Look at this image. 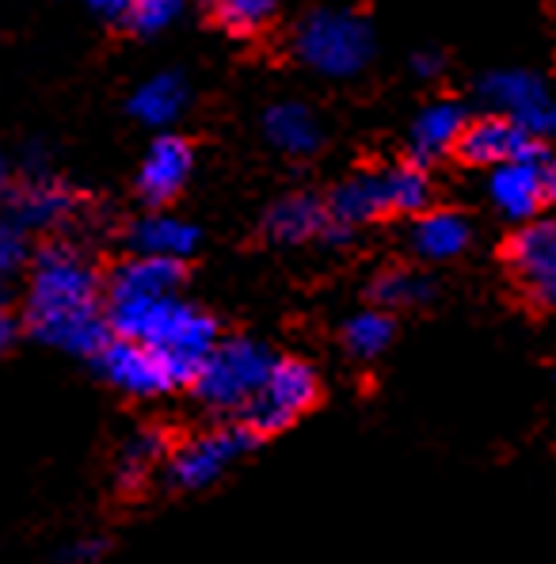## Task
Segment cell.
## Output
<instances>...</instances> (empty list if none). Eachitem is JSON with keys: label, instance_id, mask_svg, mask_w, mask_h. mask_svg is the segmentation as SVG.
Returning <instances> with one entry per match:
<instances>
[{"label": "cell", "instance_id": "cell-1", "mask_svg": "<svg viewBox=\"0 0 556 564\" xmlns=\"http://www.w3.org/2000/svg\"><path fill=\"white\" fill-rule=\"evenodd\" d=\"M23 313L43 344L69 355H99L111 339L99 271L73 245H50L35 256Z\"/></svg>", "mask_w": 556, "mask_h": 564}, {"label": "cell", "instance_id": "cell-2", "mask_svg": "<svg viewBox=\"0 0 556 564\" xmlns=\"http://www.w3.org/2000/svg\"><path fill=\"white\" fill-rule=\"evenodd\" d=\"M107 325L115 336L138 339V344L153 347L156 355L168 359L179 381H195L203 359L210 347L218 344V325L210 313L184 297H145V302H111L107 305Z\"/></svg>", "mask_w": 556, "mask_h": 564}, {"label": "cell", "instance_id": "cell-3", "mask_svg": "<svg viewBox=\"0 0 556 564\" xmlns=\"http://www.w3.org/2000/svg\"><path fill=\"white\" fill-rule=\"evenodd\" d=\"M430 203V180L419 164H396L381 172H359L347 184H339L328 195V218L331 226L347 229L367 226L385 214H423Z\"/></svg>", "mask_w": 556, "mask_h": 564}, {"label": "cell", "instance_id": "cell-4", "mask_svg": "<svg viewBox=\"0 0 556 564\" xmlns=\"http://www.w3.org/2000/svg\"><path fill=\"white\" fill-rule=\"evenodd\" d=\"M294 50L313 73L331 80L359 77L373 57V31L355 12H313L294 35Z\"/></svg>", "mask_w": 556, "mask_h": 564}, {"label": "cell", "instance_id": "cell-5", "mask_svg": "<svg viewBox=\"0 0 556 564\" xmlns=\"http://www.w3.org/2000/svg\"><path fill=\"white\" fill-rule=\"evenodd\" d=\"M275 367V355L255 339H221L210 347V355L203 359L195 375V393L206 409L214 412H244V404L255 397V389L263 386V378Z\"/></svg>", "mask_w": 556, "mask_h": 564}, {"label": "cell", "instance_id": "cell-6", "mask_svg": "<svg viewBox=\"0 0 556 564\" xmlns=\"http://www.w3.org/2000/svg\"><path fill=\"white\" fill-rule=\"evenodd\" d=\"M317 375L309 362L302 359H275L271 375L263 378V386L255 389V397L244 404V427L255 435H275L286 431L294 420H302L305 412L317 404Z\"/></svg>", "mask_w": 556, "mask_h": 564}, {"label": "cell", "instance_id": "cell-7", "mask_svg": "<svg viewBox=\"0 0 556 564\" xmlns=\"http://www.w3.org/2000/svg\"><path fill=\"white\" fill-rule=\"evenodd\" d=\"M503 260L530 305L556 310V218L522 221L519 234L508 240Z\"/></svg>", "mask_w": 556, "mask_h": 564}, {"label": "cell", "instance_id": "cell-8", "mask_svg": "<svg viewBox=\"0 0 556 564\" xmlns=\"http://www.w3.org/2000/svg\"><path fill=\"white\" fill-rule=\"evenodd\" d=\"M255 446V431L248 427H214L203 431V435L179 443L176 451L168 454V477L176 488H206L218 477H226L232 462H240L248 451Z\"/></svg>", "mask_w": 556, "mask_h": 564}, {"label": "cell", "instance_id": "cell-9", "mask_svg": "<svg viewBox=\"0 0 556 564\" xmlns=\"http://www.w3.org/2000/svg\"><path fill=\"white\" fill-rule=\"evenodd\" d=\"M96 359H99V370L107 375V381L130 397H161V393H172V389L184 386L176 370L168 367V359L156 355L153 347L138 344V339L111 336Z\"/></svg>", "mask_w": 556, "mask_h": 564}, {"label": "cell", "instance_id": "cell-10", "mask_svg": "<svg viewBox=\"0 0 556 564\" xmlns=\"http://www.w3.org/2000/svg\"><path fill=\"white\" fill-rule=\"evenodd\" d=\"M458 156L465 164H477V169H500L511 161H530V156H542L537 138L530 127L508 119V115H480V119L465 122V134L458 141Z\"/></svg>", "mask_w": 556, "mask_h": 564}, {"label": "cell", "instance_id": "cell-11", "mask_svg": "<svg viewBox=\"0 0 556 564\" xmlns=\"http://www.w3.org/2000/svg\"><path fill=\"white\" fill-rule=\"evenodd\" d=\"M488 198L511 221H534L545 206V176L542 156L530 161H511L500 169H488Z\"/></svg>", "mask_w": 556, "mask_h": 564}, {"label": "cell", "instance_id": "cell-12", "mask_svg": "<svg viewBox=\"0 0 556 564\" xmlns=\"http://www.w3.org/2000/svg\"><path fill=\"white\" fill-rule=\"evenodd\" d=\"M480 96L492 107L495 115H508V119L522 122L537 134L545 122V107H549V93L545 85L526 69H500L492 77L480 80Z\"/></svg>", "mask_w": 556, "mask_h": 564}, {"label": "cell", "instance_id": "cell-13", "mask_svg": "<svg viewBox=\"0 0 556 564\" xmlns=\"http://www.w3.org/2000/svg\"><path fill=\"white\" fill-rule=\"evenodd\" d=\"M190 145L184 138H156L138 169V195L149 206H164L187 187L190 180Z\"/></svg>", "mask_w": 556, "mask_h": 564}, {"label": "cell", "instance_id": "cell-14", "mask_svg": "<svg viewBox=\"0 0 556 564\" xmlns=\"http://www.w3.org/2000/svg\"><path fill=\"white\" fill-rule=\"evenodd\" d=\"M77 198L65 184H54V180H28L15 191H8L4 198V218L15 221V226L28 234V229H54L62 226L65 218L73 214Z\"/></svg>", "mask_w": 556, "mask_h": 564}, {"label": "cell", "instance_id": "cell-15", "mask_svg": "<svg viewBox=\"0 0 556 564\" xmlns=\"http://www.w3.org/2000/svg\"><path fill=\"white\" fill-rule=\"evenodd\" d=\"M465 115L461 104H450V99H438V104H427L423 111L416 115L408 130V153H412V164H435L443 156H450L458 149V141L465 134Z\"/></svg>", "mask_w": 556, "mask_h": 564}, {"label": "cell", "instance_id": "cell-16", "mask_svg": "<svg viewBox=\"0 0 556 564\" xmlns=\"http://www.w3.org/2000/svg\"><path fill=\"white\" fill-rule=\"evenodd\" d=\"M263 229H268V237L279 240V245H305V240H317V237H344V229L331 226L328 206L313 195L279 198L268 210Z\"/></svg>", "mask_w": 556, "mask_h": 564}, {"label": "cell", "instance_id": "cell-17", "mask_svg": "<svg viewBox=\"0 0 556 564\" xmlns=\"http://www.w3.org/2000/svg\"><path fill=\"white\" fill-rule=\"evenodd\" d=\"M184 282V263L161 260V256H134L119 263L111 275V302H145V297H168Z\"/></svg>", "mask_w": 556, "mask_h": 564}, {"label": "cell", "instance_id": "cell-18", "mask_svg": "<svg viewBox=\"0 0 556 564\" xmlns=\"http://www.w3.org/2000/svg\"><path fill=\"white\" fill-rule=\"evenodd\" d=\"M469 240H472V226L458 210H423L412 221V252L419 260L430 263L454 260V256H461L469 248Z\"/></svg>", "mask_w": 556, "mask_h": 564}, {"label": "cell", "instance_id": "cell-19", "mask_svg": "<svg viewBox=\"0 0 556 564\" xmlns=\"http://www.w3.org/2000/svg\"><path fill=\"white\" fill-rule=\"evenodd\" d=\"M130 248L134 256H161V260L184 263L198 248V229L176 214H145L130 229Z\"/></svg>", "mask_w": 556, "mask_h": 564}, {"label": "cell", "instance_id": "cell-20", "mask_svg": "<svg viewBox=\"0 0 556 564\" xmlns=\"http://www.w3.org/2000/svg\"><path fill=\"white\" fill-rule=\"evenodd\" d=\"M263 134H268V141L279 153L309 156V153H317V145H320V122L305 104L286 99V104L268 107V115H263Z\"/></svg>", "mask_w": 556, "mask_h": 564}, {"label": "cell", "instance_id": "cell-21", "mask_svg": "<svg viewBox=\"0 0 556 564\" xmlns=\"http://www.w3.org/2000/svg\"><path fill=\"white\" fill-rule=\"evenodd\" d=\"M187 99V80L179 73H156V77L141 80L138 93L130 96V115L145 127H168L184 115Z\"/></svg>", "mask_w": 556, "mask_h": 564}, {"label": "cell", "instance_id": "cell-22", "mask_svg": "<svg viewBox=\"0 0 556 564\" xmlns=\"http://www.w3.org/2000/svg\"><path fill=\"white\" fill-rule=\"evenodd\" d=\"M344 344L355 359H378L393 344V321L385 310H362L344 325Z\"/></svg>", "mask_w": 556, "mask_h": 564}, {"label": "cell", "instance_id": "cell-23", "mask_svg": "<svg viewBox=\"0 0 556 564\" xmlns=\"http://www.w3.org/2000/svg\"><path fill=\"white\" fill-rule=\"evenodd\" d=\"M168 458V443H164V435L161 431H138V435H130L127 438V446H122V454H119V480L127 488H138L141 480L153 473L156 462H164Z\"/></svg>", "mask_w": 556, "mask_h": 564}, {"label": "cell", "instance_id": "cell-24", "mask_svg": "<svg viewBox=\"0 0 556 564\" xmlns=\"http://www.w3.org/2000/svg\"><path fill=\"white\" fill-rule=\"evenodd\" d=\"M229 35H260L279 12V0H206Z\"/></svg>", "mask_w": 556, "mask_h": 564}, {"label": "cell", "instance_id": "cell-25", "mask_svg": "<svg viewBox=\"0 0 556 564\" xmlns=\"http://www.w3.org/2000/svg\"><path fill=\"white\" fill-rule=\"evenodd\" d=\"M427 297H430V282L412 268L381 271L373 279V302L385 305V310H408V305H419Z\"/></svg>", "mask_w": 556, "mask_h": 564}, {"label": "cell", "instance_id": "cell-26", "mask_svg": "<svg viewBox=\"0 0 556 564\" xmlns=\"http://www.w3.org/2000/svg\"><path fill=\"white\" fill-rule=\"evenodd\" d=\"M184 12V0H138L134 8H130V28L141 31V35H156V31L168 28L176 15Z\"/></svg>", "mask_w": 556, "mask_h": 564}, {"label": "cell", "instance_id": "cell-27", "mask_svg": "<svg viewBox=\"0 0 556 564\" xmlns=\"http://www.w3.org/2000/svg\"><path fill=\"white\" fill-rule=\"evenodd\" d=\"M28 263V234L15 221L0 218V286L12 282Z\"/></svg>", "mask_w": 556, "mask_h": 564}, {"label": "cell", "instance_id": "cell-28", "mask_svg": "<svg viewBox=\"0 0 556 564\" xmlns=\"http://www.w3.org/2000/svg\"><path fill=\"white\" fill-rule=\"evenodd\" d=\"M107 545L99 542V538H80V542H73L69 550H65V564H92L103 557Z\"/></svg>", "mask_w": 556, "mask_h": 564}, {"label": "cell", "instance_id": "cell-29", "mask_svg": "<svg viewBox=\"0 0 556 564\" xmlns=\"http://www.w3.org/2000/svg\"><path fill=\"white\" fill-rule=\"evenodd\" d=\"M138 0H88V8L99 15H111V20H122V15H130V8H134Z\"/></svg>", "mask_w": 556, "mask_h": 564}, {"label": "cell", "instance_id": "cell-30", "mask_svg": "<svg viewBox=\"0 0 556 564\" xmlns=\"http://www.w3.org/2000/svg\"><path fill=\"white\" fill-rule=\"evenodd\" d=\"M542 176H545V203H556V156L542 161Z\"/></svg>", "mask_w": 556, "mask_h": 564}, {"label": "cell", "instance_id": "cell-31", "mask_svg": "<svg viewBox=\"0 0 556 564\" xmlns=\"http://www.w3.org/2000/svg\"><path fill=\"white\" fill-rule=\"evenodd\" d=\"M12 339H15V321H12V313L0 305V351H4Z\"/></svg>", "mask_w": 556, "mask_h": 564}, {"label": "cell", "instance_id": "cell-32", "mask_svg": "<svg viewBox=\"0 0 556 564\" xmlns=\"http://www.w3.org/2000/svg\"><path fill=\"white\" fill-rule=\"evenodd\" d=\"M416 73H419V77H435V73H438V54H416Z\"/></svg>", "mask_w": 556, "mask_h": 564}, {"label": "cell", "instance_id": "cell-33", "mask_svg": "<svg viewBox=\"0 0 556 564\" xmlns=\"http://www.w3.org/2000/svg\"><path fill=\"white\" fill-rule=\"evenodd\" d=\"M542 130H549V134H556V99H549V107H545V122Z\"/></svg>", "mask_w": 556, "mask_h": 564}, {"label": "cell", "instance_id": "cell-34", "mask_svg": "<svg viewBox=\"0 0 556 564\" xmlns=\"http://www.w3.org/2000/svg\"><path fill=\"white\" fill-rule=\"evenodd\" d=\"M0 184H4V156H0Z\"/></svg>", "mask_w": 556, "mask_h": 564}]
</instances>
